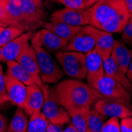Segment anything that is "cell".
Segmentation results:
<instances>
[{
	"label": "cell",
	"mask_w": 132,
	"mask_h": 132,
	"mask_svg": "<svg viewBox=\"0 0 132 132\" xmlns=\"http://www.w3.org/2000/svg\"><path fill=\"white\" fill-rule=\"evenodd\" d=\"M7 74L21 81L26 86H33L36 83L32 77L16 60L6 62Z\"/></svg>",
	"instance_id": "603a6c76"
},
{
	"label": "cell",
	"mask_w": 132,
	"mask_h": 132,
	"mask_svg": "<svg viewBox=\"0 0 132 132\" xmlns=\"http://www.w3.org/2000/svg\"><path fill=\"white\" fill-rule=\"evenodd\" d=\"M62 126H56L52 123H49L46 132H62Z\"/></svg>",
	"instance_id": "836d02e7"
},
{
	"label": "cell",
	"mask_w": 132,
	"mask_h": 132,
	"mask_svg": "<svg viewBox=\"0 0 132 132\" xmlns=\"http://www.w3.org/2000/svg\"><path fill=\"white\" fill-rule=\"evenodd\" d=\"M101 1H103V0H85L86 8H89L90 6H92L94 5L95 3H99V2H101Z\"/></svg>",
	"instance_id": "8d00e7d4"
},
{
	"label": "cell",
	"mask_w": 132,
	"mask_h": 132,
	"mask_svg": "<svg viewBox=\"0 0 132 132\" xmlns=\"http://www.w3.org/2000/svg\"><path fill=\"white\" fill-rule=\"evenodd\" d=\"M22 10L31 31L44 26L45 14L41 0H22Z\"/></svg>",
	"instance_id": "8fae6325"
},
{
	"label": "cell",
	"mask_w": 132,
	"mask_h": 132,
	"mask_svg": "<svg viewBox=\"0 0 132 132\" xmlns=\"http://www.w3.org/2000/svg\"><path fill=\"white\" fill-rule=\"evenodd\" d=\"M101 132H121L119 119L111 117L110 119H107V121L104 124Z\"/></svg>",
	"instance_id": "83f0119b"
},
{
	"label": "cell",
	"mask_w": 132,
	"mask_h": 132,
	"mask_svg": "<svg viewBox=\"0 0 132 132\" xmlns=\"http://www.w3.org/2000/svg\"><path fill=\"white\" fill-rule=\"evenodd\" d=\"M97 90L104 98L111 99L121 103L132 109L130 93L116 80L104 75L96 86Z\"/></svg>",
	"instance_id": "8992f818"
},
{
	"label": "cell",
	"mask_w": 132,
	"mask_h": 132,
	"mask_svg": "<svg viewBox=\"0 0 132 132\" xmlns=\"http://www.w3.org/2000/svg\"><path fill=\"white\" fill-rule=\"evenodd\" d=\"M62 132H80V131L73 124H70L65 129H63Z\"/></svg>",
	"instance_id": "e575fe53"
},
{
	"label": "cell",
	"mask_w": 132,
	"mask_h": 132,
	"mask_svg": "<svg viewBox=\"0 0 132 132\" xmlns=\"http://www.w3.org/2000/svg\"><path fill=\"white\" fill-rule=\"evenodd\" d=\"M4 28H5V27H3V26H0V33L2 32V31L4 29Z\"/></svg>",
	"instance_id": "ab89813d"
},
{
	"label": "cell",
	"mask_w": 132,
	"mask_h": 132,
	"mask_svg": "<svg viewBox=\"0 0 132 132\" xmlns=\"http://www.w3.org/2000/svg\"><path fill=\"white\" fill-rule=\"evenodd\" d=\"M94 109L106 117H116L123 119L132 116V109L118 101L104 98L99 100L94 104Z\"/></svg>",
	"instance_id": "7c38bea8"
},
{
	"label": "cell",
	"mask_w": 132,
	"mask_h": 132,
	"mask_svg": "<svg viewBox=\"0 0 132 132\" xmlns=\"http://www.w3.org/2000/svg\"><path fill=\"white\" fill-rule=\"evenodd\" d=\"M6 101H9L5 82V75L3 74V67L0 65V104H3Z\"/></svg>",
	"instance_id": "f1b7e54d"
},
{
	"label": "cell",
	"mask_w": 132,
	"mask_h": 132,
	"mask_svg": "<svg viewBox=\"0 0 132 132\" xmlns=\"http://www.w3.org/2000/svg\"><path fill=\"white\" fill-rule=\"evenodd\" d=\"M5 82L9 101L23 109L26 97L27 86L7 73L5 75Z\"/></svg>",
	"instance_id": "5bb4252c"
},
{
	"label": "cell",
	"mask_w": 132,
	"mask_h": 132,
	"mask_svg": "<svg viewBox=\"0 0 132 132\" xmlns=\"http://www.w3.org/2000/svg\"><path fill=\"white\" fill-rule=\"evenodd\" d=\"M122 39L124 44L132 46V15L122 32Z\"/></svg>",
	"instance_id": "f546056e"
},
{
	"label": "cell",
	"mask_w": 132,
	"mask_h": 132,
	"mask_svg": "<svg viewBox=\"0 0 132 132\" xmlns=\"http://www.w3.org/2000/svg\"><path fill=\"white\" fill-rule=\"evenodd\" d=\"M104 68L105 75L120 83L130 93H132V83L128 79L127 74L119 67L112 56L104 60Z\"/></svg>",
	"instance_id": "ac0fdd59"
},
{
	"label": "cell",
	"mask_w": 132,
	"mask_h": 132,
	"mask_svg": "<svg viewBox=\"0 0 132 132\" xmlns=\"http://www.w3.org/2000/svg\"><path fill=\"white\" fill-rule=\"evenodd\" d=\"M115 41L116 40H114L112 33L102 30L101 31L94 50L101 56L103 60H105V59L111 57Z\"/></svg>",
	"instance_id": "44dd1931"
},
{
	"label": "cell",
	"mask_w": 132,
	"mask_h": 132,
	"mask_svg": "<svg viewBox=\"0 0 132 132\" xmlns=\"http://www.w3.org/2000/svg\"><path fill=\"white\" fill-rule=\"evenodd\" d=\"M86 67L87 84L96 89L98 81L105 75L103 59L95 50L86 53Z\"/></svg>",
	"instance_id": "9c48e42d"
},
{
	"label": "cell",
	"mask_w": 132,
	"mask_h": 132,
	"mask_svg": "<svg viewBox=\"0 0 132 132\" xmlns=\"http://www.w3.org/2000/svg\"><path fill=\"white\" fill-rule=\"evenodd\" d=\"M7 131V120L6 117L0 114V132H6Z\"/></svg>",
	"instance_id": "d6a6232c"
},
{
	"label": "cell",
	"mask_w": 132,
	"mask_h": 132,
	"mask_svg": "<svg viewBox=\"0 0 132 132\" xmlns=\"http://www.w3.org/2000/svg\"><path fill=\"white\" fill-rule=\"evenodd\" d=\"M125 3H126L129 14L131 16L132 15V0H125Z\"/></svg>",
	"instance_id": "74e56055"
},
{
	"label": "cell",
	"mask_w": 132,
	"mask_h": 132,
	"mask_svg": "<svg viewBox=\"0 0 132 132\" xmlns=\"http://www.w3.org/2000/svg\"><path fill=\"white\" fill-rule=\"evenodd\" d=\"M43 27L69 43L79 32L82 26H75L59 22H47L44 24Z\"/></svg>",
	"instance_id": "d6986e66"
},
{
	"label": "cell",
	"mask_w": 132,
	"mask_h": 132,
	"mask_svg": "<svg viewBox=\"0 0 132 132\" xmlns=\"http://www.w3.org/2000/svg\"><path fill=\"white\" fill-rule=\"evenodd\" d=\"M0 62H4V59L3 55V47H0Z\"/></svg>",
	"instance_id": "f35d334b"
},
{
	"label": "cell",
	"mask_w": 132,
	"mask_h": 132,
	"mask_svg": "<svg viewBox=\"0 0 132 132\" xmlns=\"http://www.w3.org/2000/svg\"><path fill=\"white\" fill-rule=\"evenodd\" d=\"M41 89L44 93V104L41 112L50 123L63 126L70 122V117L68 112L55 99L50 86L43 83Z\"/></svg>",
	"instance_id": "277c9868"
},
{
	"label": "cell",
	"mask_w": 132,
	"mask_h": 132,
	"mask_svg": "<svg viewBox=\"0 0 132 132\" xmlns=\"http://www.w3.org/2000/svg\"><path fill=\"white\" fill-rule=\"evenodd\" d=\"M62 4L66 7L74 10H86L85 0H62Z\"/></svg>",
	"instance_id": "4dcf8cb0"
},
{
	"label": "cell",
	"mask_w": 132,
	"mask_h": 132,
	"mask_svg": "<svg viewBox=\"0 0 132 132\" xmlns=\"http://www.w3.org/2000/svg\"><path fill=\"white\" fill-rule=\"evenodd\" d=\"M131 104H132V97H131Z\"/></svg>",
	"instance_id": "7bdbcfd3"
},
{
	"label": "cell",
	"mask_w": 132,
	"mask_h": 132,
	"mask_svg": "<svg viewBox=\"0 0 132 132\" xmlns=\"http://www.w3.org/2000/svg\"><path fill=\"white\" fill-rule=\"evenodd\" d=\"M33 36V31L26 32L18 37L3 47L4 62L15 61L19 55L29 46V40Z\"/></svg>",
	"instance_id": "9a60e30c"
},
{
	"label": "cell",
	"mask_w": 132,
	"mask_h": 132,
	"mask_svg": "<svg viewBox=\"0 0 132 132\" xmlns=\"http://www.w3.org/2000/svg\"><path fill=\"white\" fill-rule=\"evenodd\" d=\"M55 58L67 76L78 80L86 78V53L62 50L55 52Z\"/></svg>",
	"instance_id": "3957f363"
},
{
	"label": "cell",
	"mask_w": 132,
	"mask_h": 132,
	"mask_svg": "<svg viewBox=\"0 0 132 132\" xmlns=\"http://www.w3.org/2000/svg\"><path fill=\"white\" fill-rule=\"evenodd\" d=\"M89 25L110 33L122 32L130 14L125 0H103L86 10Z\"/></svg>",
	"instance_id": "6da1fadb"
},
{
	"label": "cell",
	"mask_w": 132,
	"mask_h": 132,
	"mask_svg": "<svg viewBox=\"0 0 132 132\" xmlns=\"http://www.w3.org/2000/svg\"><path fill=\"white\" fill-rule=\"evenodd\" d=\"M106 121L105 116L99 113L94 109H91L86 123V132H101Z\"/></svg>",
	"instance_id": "d4e9b609"
},
{
	"label": "cell",
	"mask_w": 132,
	"mask_h": 132,
	"mask_svg": "<svg viewBox=\"0 0 132 132\" xmlns=\"http://www.w3.org/2000/svg\"><path fill=\"white\" fill-rule=\"evenodd\" d=\"M31 44L38 45L48 52H57L64 50L68 42L59 37L48 29H42L32 36Z\"/></svg>",
	"instance_id": "ba28073f"
},
{
	"label": "cell",
	"mask_w": 132,
	"mask_h": 132,
	"mask_svg": "<svg viewBox=\"0 0 132 132\" xmlns=\"http://www.w3.org/2000/svg\"><path fill=\"white\" fill-rule=\"evenodd\" d=\"M101 31L89 25L82 26L79 32L68 43L64 50L82 53H87L94 50Z\"/></svg>",
	"instance_id": "52a82bcc"
},
{
	"label": "cell",
	"mask_w": 132,
	"mask_h": 132,
	"mask_svg": "<svg viewBox=\"0 0 132 132\" xmlns=\"http://www.w3.org/2000/svg\"><path fill=\"white\" fill-rule=\"evenodd\" d=\"M111 56L119 67L126 73L132 59V51L127 48L123 41L119 40L115 41Z\"/></svg>",
	"instance_id": "ffe728a7"
},
{
	"label": "cell",
	"mask_w": 132,
	"mask_h": 132,
	"mask_svg": "<svg viewBox=\"0 0 132 132\" xmlns=\"http://www.w3.org/2000/svg\"><path fill=\"white\" fill-rule=\"evenodd\" d=\"M121 132H132V116L123 118L120 120Z\"/></svg>",
	"instance_id": "1f68e13d"
},
{
	"label": "cell",
	"mask_w": 132,
	"mask_h": 132,
	"mask_svg": "<svg viewBox=\"0 0 132 132\" xmlns=\"http://www.w3.org/2000/svg\"><path fill=\"white\" fill-rule=\"evenodd\" d=\"M28 115L21 108H17L6 132H26L29 121Z\"/></svg>",
	"instance_id": "cb8c5ba5"
},
{
	"label": "cell",
	"mask_w": 132,
	"mask_h": 132,
	"mask_svg": "<svg viewBox=\"0 0 132 132\" xmlns=\"http://www.w3.org/2000/svg\"><path fill=\"white\" fill-rule=\"evenodd\" d=\"M56 1H57V2H59V3H62V0H56Z\"/></svg>",
	"instance_id": "60d3db41"
},
{
	"label": "cell",
	"mask_w": 132,
	"mask_h": 132,
	"mask_svg": "<svg viewBox=\"0 0 132 132\" xmlns=\"http://www.w3.org/2000/svg\"><path fill=\"white\" fill-rule=\"evenodd\" d=\"M50 20L51 22L64 23L75 26L89 25L86 10H74L66 7L53 12L51 14Z\"/></svg>",
	"instance_id": "30bf717a"
},
{
	"label": "cell",
	"mask_w": 132,
	"mask_h": 132,
	"mask_svg": "<svg viewBox=\"0 0 132 132\" xmlns=\"http://www.w3.org/2000/svg\"><path fill=\"white\" fill-rule=\"evenodd\" d=\"M0 26H3V27H6V26H4L3 25V24H1V23H0Z\"/></svg>",
	"instance_id": "b9f144b4"
},
{
	"label": "cell",
	"mask_w": 132,
	"mask_h": 132,
	"mask_svg": "<svg viewBox=\"0 0 132 132\" xmlns=\"http://www.w3.org/2000/svg\"><path fill=\"white\" fill-rule=\"evenodd\" d=\"M31 45L34 47L36 53H37L42 82L45 84L58 82L64 75V71L63 69L59 67L48 52H47L38 45Z\"/></svg>",
	"instance_id": "5b68a950"
},
{
	"label": "cell",
	"mask_w": 132,
	"mask_h": 132,
	"mask_svg": "<svg viewBox=\"0 0 132 132\" xmlns=\"http://www.w3.org/2000/svg\"><path fill=\"white\" fill-rule=\"evenodd\" d=\"M89 107H79L69 109L70 115L73 124L80 132H86V123L90 113Z\"/></svg>",
	"instance_id": "7402d4cb"
},
{
	"label": "cell",
	"mask_w": 132,
	"mask_h": 132,
	"mask_svg": "<svg viewBox=\"0 0 132 132\" xmlns=\"http://www.w3.org/2000/svg\"><path fill=\"white\" fill-rule=\"evenodd\" d=\"M126 74H127V76L128 78V79L130 81V82L132 83V59H131V61H130V63L128 67V69L126 72Z\"/></svg>",
	"instance_id": "d590c367"
},
{
	"label": "cell",
	"mask_w": 132,
	"mask_h": 132,
	"mask_svg": "<svg viewBox=\"0 0 132 132\" xmlns=\"http://www.w3.org/2000/svg\"><path fill=\"white\" fill-rule=\"evenodd\" d=\"M23 33L24 32L18 28L13 26L5 27L0 33V47H4Z\"/></svg>",
	"instance_id": "4316f807"
},
{
	"label": "cell",
	"mask_w": 132,
	"mask_h": 132,
	"mask_svg": "<svg viewBox=\"0 0 132 132\" xmlns=\"http://www.w3.org/2000/svg\"><path fill=\"white\" fill-rule=\"evenodd\" d=\"M16 61L32 77L36 85L41 87L43 82L40 78L37 53L32 45H29L18 57Z\"/></svg>",
	"instance_id": "4fadbf2b"
},
{
	"label": "cell",
	"mask_w": 132,
	"mask_h": 132,
	"mask_svg": "<svg viewBox=\"0 0 132 132\" xmlns=\"http://www.w3.org/2000/svg\"><path fill=\"white\" fill-rule=\"evenodd\" d=\"M52 94L57 102L64 109L89 107L104 97L88 84L78 79H67L52 88Z\"/></svg>",
	"instance_id": "7a4b0ae2"
},
{
	"label": "cell",
	"mask_w": 132,
	"mask_h": 132,
	"mask_svg": "<svg viewBox=\"0 0 132 132\" xmlns=\"http://www.w3.org/2000/svg\"><path fill=\"white\" fill-rule=\"evenodd\" d=\"M44 104V93L41 87L37 85L27 86V93L23 109L31 117L41 112Z\"/></svg>",
	"instance_id": "e0dca14e"
},
{
	"label": "cell",
	"mask_w": 132,
	"mask_h": 132,
	"mask_svg": "<svg viewBox=\"0 0 132 132\" xmlns=\"http://www.w3.org/2000/svg\"><path fill=\"white\" fill-rule=\"evenodd\" d=\"M49 121L42 112L30 117L26 132H46Z\"/></svg>",
	"instance_id": "484cf974"
},
{
	"label": "cell",
	"mask_w": 132,
	"mask_h": 132,
	"mask_svg": "<svg viewBox=\"0 0 132 132\" xmlns=\"http://www.w3.org/2000/svg\"><path fill=\"white\" fill-rule=\"evenodd\" d=\"M5 5L10 26L18 28L24 32L31 31L22 10V0H5Z\"/></svg>",
	"instance_id": "2e32d148"
}]
</instances>
